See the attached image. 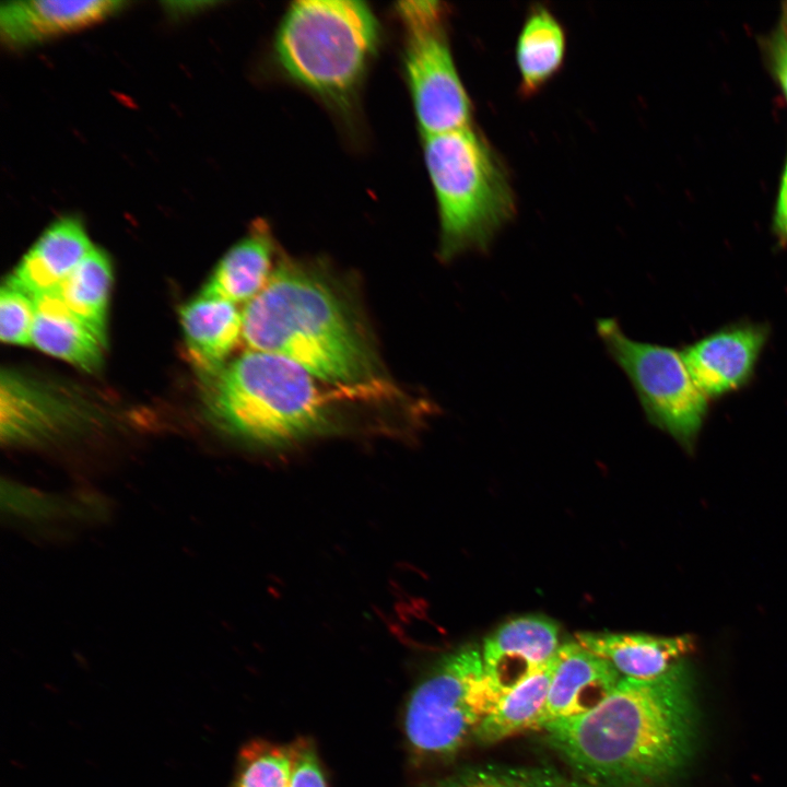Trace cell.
Segmentation results:
<instances>
[{"instance_id":"1","label":"cell","mask_w":787,"mask_h":787,"mask_svg":"<svg viewBox=\"0 0 787 787\" xmlns=\"http://www.w3.org/2000/svg\"><path fill=\"white\" fill-rule=\"evenodd\" d=\"M683 662L648 680L622 678L597 706L545 725V742L595 787H655L686 760L693 718Z\"/></svg>"},{"instance_id":"2","label":"cell","mask_w":787,"mask_h":787,"mask_svg":"<svg viewBox=\"0 0 787 787\" xmlns=\"http://www.w3.org/2000/svg\"><path fill=\"white\" fill-rule=\"evenodd\" d=\"M242 338L250 350L290 360L325 383L359 385L374 376L373 350L345 299L295 262L278 266L246 304Z\"/></svg>"},{"instance_id":"3","label":"cell","mask_w":787,"mask_h":787,"mask_svg":"<svg viewBox=\"0 0 787 787\" xmlns=\"http://www.w3.org/2000/svg\"><path fill=\"white\" fill-rule=\"evenodd\" d=\"M210 378L211 413L244 439L282 445L333 425L331 401L320 385L324 381L282 356L250 350Z\"/></svg>"},{"instance_id":"4","label":"cell","mask_w":787,"mask_h":787,"mask_svg":"<svg viewBox=\"0 0 787 787\" xmlns=\"http://www.w3.org/2000/svg\"><path fill=\"white\" fill-rule=\"evenodd\" d=\"M439 218V255L485 252L516 213L507 168L473 126L423 137Z\"/></svg>"},{"instance_id":"5","label":"cell","mask_w":787,"mask_h":787,"mask_svg":"<svg viewBox=\"0 0 787 787\" xmlns=\"http://www.w3.org/2000/svg\"><path fill=\"white\" fill-rule=\"evenodd\" d=\"M379 40L368 5L354 0H299L281 20L275 57L286 74L315 94L343 104L359 87Z\"/></svg>"},{"instance_id":"6","label":"cell","mask_w":787,"mask_h":787,"mask_svg":"<svg viewBox=\"0 0 787 787\" xmlns=\"http://www.w3.org/2000/svg\"><path fill=\"white\" fill-rule=\"evenodd\" d=\"M502 697L484 671L481 648L465 646L446 655L408 701L404 731L412 752L424 759L454 755Z\"/></svg>"},{"instance_id":"7","label":"cell","mask_w":787,"mask_h":787,"mask_svg":"<svg viewBox=\"0 0 787 787\" xmlns=\"http://www.w3.org/2000/svg\"><path fill=\"white\" fill-rule=\"evenodd\" d=\"M597 332L630 379L647 420L692 453L710 402L695 385L681 350L634 340L614 318L599 319Z\"/></svg>"},{"instance_id":"8","label":"cell","mask_w":787,"mask_h":787,"mask_svg":"<svg viewBox=\"0 0 787 787\" xmlns=\"http://www.w3.org/2000/svg\"><path fill=\"white\" fill-rule=\"evenodd\" d=\"M396 10L404 27V70L422 136L472 126V102L446 34L445 4L402 1Z\"/></svg>"},{"instance_id":"9","label":"cell","mask_w":787,"mask_h":787,"mask_svg":"<svg viewBox=\"0 0 787 787\" xmlns=\"http://www.w3.org/2000/svg\"><path fill=\"white\" fill-rule=\"evenodd\" d=\"M770 336L768 324L742 319L686 344L681 353L695 385L712 402L752 383Z\"/></svg>"},{"instance_id":"10","label":"cell","mask_w":787,"mask_h":787,"mask_svg":"<svg viewBox=\"0 0 787 787\" xmlns=\"http://www.w3.org/2000/svg\"><path fill=\"white\" fill-rule=\"evenodd\" d=\"M557 625L541 615L509 620L485 638L484 671L504 695L550 663L560 648Z\"/></svg>"},{"instance_id":"11","label":"cell","mask_w":787,"mask_h":787,"mask_svg":"<svg viewBox=\"0 0 787 787\" xmlns=\"http://www.w3.org/2000/svg\"><path fill=\"white\" fill-rule=\"evenodd\" d=\"M622 678L610 662L576 641L562 644L544 705L532 730L587 713L603 701Z\"/></svg>"},{"instance_id":"12","label":"cell","mask_w":787,"mask_h":787,"mask_svg":"<svg viewBox=\"0 0 787 787\" xmlns=\"http://www.w3.org/2000/svg\"><path fill=\"white\" fill-rule=\"evenodd\" d=\"M121 1H10L0 9L2 39L24 47L93 25L118 12Z\"/></svg>"},{"instance_id":"13","label":"cell","mask_w":787,"mask_h":787,"mask_svg":"<svg viewBox=\"0 0 787 787\" xmlns=\"http://www.w3.org/2000/svg\"><path fill=\"white\" fill-rule=\"evenodd\" d=\"M93 247L79 220L59 219L39 236L7 281L32 297L54 292Z\"/></svg>"},{"instance_id":"14","label":"cell","mask_w":787,"mask_h":787,"mask_svg":"<svg viewBox=\"0 0 787 787\" xmlns=\"http://www.w3.org/2000/svg\"><path fill=\"white\" fill-rule=\"evenodd\" d=\"M575 641L610 662L622 677L642 680L665 674L695 648L691 635L580 632Z\"/></svg>"},{"instance_id":"15","label":"cell","mask_w":787,"mask_h":787,"mask_svg":"<svg viewBox=\"0 0 787 787\" xmlns=\"http://www.w3.org/2000/svg\"><path fill=\"white\" fill-rule=\"evenodd\" d=\"M273 254L269 227L263 221L254 223L249 233L219 261L200 295L233 304L250 302L273 273Z\"/></svg>"},{"instance_id":"16","label":"cell","mask_w":787,"mask_h":787,"mask_svg":"<svg viewBox=\"0 0 787 787\" xmlns=\"http://www.w3.org/2000/svg\"><path fill=\"white\" fill-rule=\"evenodd\" d=\"M179 317L192 361L214 374L242 337L243 313L231 302L199 295L180 308Z\"/></svg>"},{"instance_id":"17","label":"cell","mask_w":787,"mask_h":787,"mask_svg":"<svg viewBox=\"0 0 787 787\" xmlns=\"http://www.w3.org/2000/svg\"><path fill=\"white\" fill-rule=\"evenodd\" d=\"M33 298L32 344L87 372L98 369L105 342L63 305L55 291Z\"/></svg>"},{"instance_id":"18","label":"cell","mask_w":787,"mask_h":787,"mask_svg":"<svg viewBox=\"0 0 787 787\" xmlns=\"http://www.w3.org/2000/svg\"><path fill=\"white\" fill-rule=\"evenodd\" d=\"M567 48L566 32L542 4L529 9L516 39L515 58L519 92L532 96L562 69Z\"/></svg>"},{"instance_id":"19","label":"cell","mask_w":787,"mask_h":787,"mask_svg":"<svg viewBox=\"0 0 787 787\" xmlns=\"http://www.w3.org/2000/svg\"><path fill=\"white\" fill-rule=\"evenodd\" d=\"M54 392L13 374L1 377V427L8 439L36 436L52 428L67 414Z\"/></svg>"},{"instance_id":"20","label":"cell","mask_w":787,"mask_h":787,"mask_svg":"<svg viewBox=\"0 0 787 787\" xmlns=\"http://www.w3.org/2000/svg\"><path fill=\"white\" fill-rule=\"evenodd\" d=\"M113 282L110 260L93 247L55 291L63 305L106 342V316Z\"/></svg>"},{"instance_id":"21","label":"cell","mask_w":787,"mask_h":787,"mask_svg":"<svg viewBox=\"0 0 787 787\" xmlns=\"http://www.w3.org/2000/svg\"><path fill=\"white\" fill-rule=\"evenodd\" d=\"M555 657L545 667L503 695L496 708L477 729L474 739L479 743L493 744L532 730L548 695L555 669Z\"/></svg>"},{"instance_id":"22","label":"cell","mask_w":787,"mask_h":787,"mask_svg":"<svg viewBox=\"0 0 787 787\" xmlns=\"http://www.w3.org/2000/svg\"><path fill=\"white\" fill-rule=\"evenodd\" d=\"M426 787H595L548 765L488 764L460 771Z\"/></svg>"},{"instance_id":"23","label":"cell","mask_w":787,"mask_h":787,"mask_svg":"<svg viewBox=\"0 0 787 787\" xmlns=\"http://www.w3.org/2000/svg\"><path fill=\"white\" fill-rule=\"evenodd\" d=\"M293 768L291 743L255 739L240 749L230 787H289Z\"/></svg>"},{"instance_id":"24","label":"cell","mask_w":787,"mask_h":787,"mask_svg":"<svg viewBox=\"0 0 787 787\" xmlns=\"http://www.w3.org/2000/svg\"><path fill=\"white\" fill-rule=\"evenodd\" d=\"M34 318V298L5 280L0 293L1 340L15 345L32 344Z\"/></svg>"},{"instance_id":"25","label":"cell","mask_w":787,"mask_h":787,"mask_svg":"<svg viewBox=\"0 0 787 787\" xmlns=\"http://www.w3.org/2000/svg\"><path fill=\"white\" fill-rule=\"evenodd\" d=\"M291 747L293 768L289 787H328L314 742L298 738Z\"/></svg>"},{"instance_id":"26","label":"cell","mask_w":787,"mask_h":787,"mask_svg":"<svg viewBox=\"0 0 787 787\" xmlns=\"http://www.w3.org/2000/svg\"><path fill=\"white\" fill-rule=\"evenodd\" d=\"M773 230L780 245H787V162L780 180Z\"/></svg>"},{"instance_id":"27","label":"cell","mask_w":787,"mask_h":787,"mask_svg":"<svg viewBox=\"0 0 787 787\" xmlns=\"http://www.w3.org/2000/svg\"><path fill=\"white\" fill-rule=\"evenodd\" d=\"M776 71L787 98V37L783 38L777 46Z\"/></svg>"}]
</instances>
